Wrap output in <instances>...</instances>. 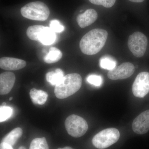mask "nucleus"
I'll use <instances>...</instances> for the list:
<instances>
[{
    "mask_svg": "<svg viewBox=\"0 0 149 149\" xmlns=\"http://www.w3.org/2000/svg\"><path fill=\"white\" fill-rule=\"evenodd\" d=\"M135 68L132 63H123L116 66L108 72L109 78L112 80H123L130 77L135 71Z\"/></svg>",
    "mask_w": 149,
    "mask_h": 149,
    "instance_id": "obj_8",
    "label": "nucleus"
},
{
    "mask_svg": "<svg viewBox=\"0 0 149 149\" xmlns=\"http://www.w3.org/2000/svg\"><path fill=\"white\" fill-rule=\"evenodd\" d=\"M97 17V11L93 9H89L84 13L80 14L77 16V24L81 28H85L93 24Z\"/></svg>",
    "mask_w": 149,
    "mask_h": 149,
    "instance_id": "obj_12",
    "label": "nucleus"
},
{
    "mask_svg": "<svg viewBox=\"0 0 149 149\" xmlns=\"http://www.w3.org/2000/svg\"><path fill=\"white\" fill-rule=\"evenodd\" d=\"M120 136L119 131L116 128H107L95 135L92 140V143L97 148L106 149L116 143Z\"/></svg>",
    "mask_w": 149,
    "mask_h": 149,
    "instance_id": "obj_4",
    "label": "nucleus"
},
{
    "mask_svg": "<svg viewBox=\"0 0 149 149\" xmlns=\"http://www.w3.org/2000/svg\"><path fill=\"white\" fill-rule=\"evenodd\" d=\"M128 1L134 3H141L143 2L145 0H128Z\"/></svg>",
    "mask_w": 149,
    "mask_h": 149,
    "instance_id": "obj_26",
    "label": "nucleus"
},
{
    "mask_svg": "<svg viewBox=\"0 0 149 149\" xmlns=\"http://www.w3.org/2000/svg\"><path fill=\"white\" fill-rule=\"evenodd\" d=\"M13 109L11 107L6 106H1L0 107V122H3L11 116Z\"/></svg>",
    "mask_w": 149,
    "mask_h": 149,
    "instance_id": "obj_21",
    "label": "nucleus"
},
{
    "mask_svg": "<svg viewBox=\"0 0 149 149\" xmlns=\"http://www.w3.org/2000/svg\"><path fill=\"white\" fill-rule=\"evenodd\" d=\"M45 27V26L40 25L29 26L27 30V37L30 40L39 41V35Z\"/></svg>",
    "mask_w": 149,
    "mask_h": 149,
    "instance_id": "obj_19",
    "label": "nucleus"
},
{
    "mask_svg": "<svg viewBox=\"0 0 149 149\" xmlns=\"http://www.w3.org/2000/svg\"><path fill=\"white\" fill-rule=\"evenodd\" d=\"M29 95L33 103L39 105H43L45 103L48 96L46 92L35 88L31 89Z\"/></svg>",
    "mask_w": 149,
    "mask_h": 149,
    "instance_id": "obj_14",
    "label": "nucleus"
},
{
    "mask_svg": "<svg viewBox=\"0 0 149 149\" xmlns=\"http://www.w3.org/2000/svg\"><path fill=\"white\" fill-rule=\"evenodd\" d=\"M2 106H6V104L5 102L3 103L2 104Z\"/></svg>",
    "mask_w": 149,
    "mask_h": 149,
    "instance_id": "obj_29",
    "label": "nucleus"
},
{
    "mask_svg": "<svg viewBox=\"0 0 149 149\" xmlns=\"http://www.w3.org/2000/svg\"><path fill=\"white\" fill-rule=\"evenodd\" d=\"M148 44L147 37L142 32H134L128 38V47L136 57L140 58L144 56L146 51Z\"/></svg>",
    "mask_w": 149,
    "mask_h": 149,
    "instance_id": "obj_6",
    "label": "nucleus"
},
{
    "mask_svg": "<svg viewBox=\"0 0 149 149\" xmlns=\"http://www.w3.org/2000/svg\"><path fill=\"white\" fill-rule=\"evenodd\" d=\"M57 149H73L72 148H71V147H64V148H59Z\"/></svg>",
    "mask_w": 149,
    "mask_h": 149,
    "instance_id": "obj_27",
    "label": "nucleus"
},
{
    "mask_svg": "<svg viewBox=\"0 0 149 149\" xmlns=\"http://www.w3.org/2000/svg\"><path fill=\"white\" fill-rule=\"evenodd\" d=\"M68 133L74 138H79L85 135L88 130V123L79 116L72 114L67 118L65 122Z\"/></svg>",
    "mask_w": 149,
    "mask_h": 149,
    "instance_id": "obj_5",
    "label": "nucleus"
},
{
    "mask_svg": "<svg viewBox=\"0 0 149 149\" xmlns=\"http://www.w3.org/2000/svg\"><path fill=\"white\" fill-rule=\"evenodd\" d=\"M86 80L88 83L96 87H100L102 84V77L100 75L91 74L87 77Z\"/></svg>",
    "mask_w": 149,
    "mask_h": 149,
    "instance_id": "obj_22",
    "label": "nucleus"
},
{
    "mask_svg": "<svg viewBox=\"0 0 149 149\" xmlns=\"http://www.w3.org/2000/svg\"><path fill=\"white\" fill-rule=\"evenodd\" d=\"M22 16L28 19L37 21L47 20L50 15V10L45 3L41 1L28 3L21 9Z\"/></svg>",
    "mask_w": 149,
    "mask_h": 149,
    "instance_id": "obj_3",
    "label": "nucleus"
},
{
    "mask_svg": "<svg viewBox=\"0 0 149 149\" xmlns=\"http://www.w3.org/2000/svg\"><path fill=\"white\" fill-rule=\"evenodd\" d=\"M108 35V32L103 29H95L89 31L80 40L81 52L88 55L98 53L105 45Z\"/></svg>",
    "mask_w": 149,
    "mask_h": 149,
    "instance_id": "obj_1",
    "label": "nucleus"
},
{
    "mask_svg": "<svg viewBox=\"0 0 149 149\" xmlns=\"http://www.w3.org/2000/svg\"><path fill=\"white\" fill-rule=\"evenodd\" d=\"M134 133L139 135L146 134L149 130V110L141 113L136 117L132 123Z\"/></svg>",
    "mask_w": 149,
    "mask_h": 149,
    "instance_id": "obj_9",
    "label": "nucleus"
},
{
    "mask_svg": "<svg viewBox=\"0 0 149 149\" xmlns=\"http://www.w3.org/2000/svg\"><path fill=\"white\" fill-rule=\"evenodd\" d=\"M22 134V130L21 128H15L3 138L2 142L13 146L16 143L17 141L21 137Z\"/></svg>",
    "mask_w": 149,
    "mask_h": 149,
    "instance_id": "obj_15",
    "label": "nucleus"
},
{
    "mask_svg": "<svg viewBox=\"0 0 149 149\" xmlns=\"http://www.w3.org/2000/svg\"><path fill=\"white\" fill-rule=\"evenodd\" d=\"M18 149H25V148H24V147L23 146H21L19 147V148Z\"/></svg>",
    "mask_w": 149,
    "mask_h": 149,
    "instance_id": "obj_28",
    "label": "nucleus"
},
{
    "mask_svg": "<svg viewBox=\"0 0 149 149\" xmlns=\"http://www.w3.org/2000/svg\"><path fill=\"white\" fill-rule=\"evenodd\" d=\"M0 149H13L12 146L5 143L2 142L0 144Z\"/></svg>",
    "mask_w": 149,
    "mask_h": 149,
    "instance_id": "obj_25",
    "label": "nucleus"
},
{
    "mask_svg": "<svg viewBox=\"0 0 149 149\" xmlns=\"http://www.w3.org/2000/svg\"><path fill=\"white\" fill-rule=\"evenodd\" d=\"M56 39L55 32L50 27H45L39 35V41L45 45H49L54 42Z\"/></svg>",
    "mask_w": 149,
    "mask_h": 149,
    "instance_id": "obj_13",
    "label": "nucleus"
},
{
    "mask_svg": "<svg viewBox=\"0 0 149 149\" xmlns=\"http://www.w3.org/2000/svg\"><path fill=\"white\" fill-rule=\"evenodd\" d=\"M64 76V72L63 70L57 68L55 71L47 72L46 74V78L48 82L53 86H55L61 81Z\"/></svg>",
    "mask_w": 149,
    "mask_h": 149,
    "instance_id": "obj_16",
    "label": "nucleus"
},
{
    "mask_svg": "<svg viewBox=\"0 0 149 149\" xmlns=\"http://www.w3.org/2000/svg\"><path fill=\"white\" fill-rule=\"evenodd\" d=\"M12 99H13L12 97H10V98H9V100L11 101V100H12Z\"/></svg>",
    "mask_w": 149,
    "mask_h": 149,
    "instance_id": "obj_30",
    "label": "nucleus"
},
{
    "mask_svg": "<svg viewBox=\"0 0 149 149\" xmlns=\"http://www.w3.org/2000/svg\"><path fill=\"white\" fill-rule=\"evenodd\" d=\"M116 61L115 59L109 56H104L100 59V65L103 69L112 70L116 66Z\"/></svg>",
    "mask_w": 149,
    "mask_h": 149,
    "instance_id": "obj_18",
    "label": "nucleus"
},
{
    "mask_svg": "<svg viewBox=\"0 0 149 149\" xmlns=\"http://www.w3.org/2000/svg\"><path fill=\"white\" fill-rule=\"evenodd\" d=\"M62 57L61 51L56 47H52L50 49L49 52L44 58V61L46 63H53L57 62Z\"/></svg>",
    "mask_w": 149,
    "mask_h": 149,
    "instance_id": "obj_17",
    "label": "nucleus"
},
{
    "mask_svg": "<svg viewBox=\"0 0 149 149\" xmlns=\"http://www.w3.org/2000/svg\"><path fill=\"white\" fill-rule=\"evenodd\" d=\"M15 81V76L13 72H6L0 74V94H8L13 88Z\"/></svg>",
    "mask_w": 149,
    "mask_h": 149,
    "instance_id": "obj_10",
    "label": "nucleus"
},
{
    "mask_svg": "<svg viewBox=\"0 0 149 149\" xmlns=\"http://www.w3.org/2000/svg\"><path fill=\"white\" fill-rule=\"evenodd\" d=\"M90 2L96 5L102 6L107 8L111 7L114 5L116 0H89Z\"/></svg>",
    "mask_w": 149,
    "mask_h": 149,
    "instance_id": "obj_23",
    "label": "nucleus"
},
{
    "mask_svg": "<svg viewBox=\"0 0 149 149\" xmlns=\"http://www.w3.org/2000/svg\"><path fill=\"white\" fill-rule=\"evenodd\" d=\"M135 97L143 98L149 93V72H142L137 75L132 86Z\"/></svg>",
    "mask_w": 149,
    "mask_h": 149,
    "instance_id": "obj_7",
    "label": "nucleus"
},
{
    "mask_svg": "<svg viewBox=\"0 0 149 149\" xmlns=\"http://www.w3.org/2000/svg\"><path fill=\"white\" fill-rule=\"evenodd\" d=\"M50 27L55 32L60 33L64 30V26L61 24L58 20L53 19L51 20L49 24Z\"/></svg>",
    "mask_w": 149,
    "mask_h": 149,
    "instance_id": "obj_24",
    "label": "nucleus"
},
{
    "mask_svg": "<svg viewBox=\"0 0 149 149\" xmlns=\"http://www.w3.org/2000/svg\"><path fill=\"white\" fill-rule=\"evenodd\" d=\"M29 149H49L45 138H36L32 140Z\"/></svg>",
    "mask_w": 149,
    "mask_h": 149,
    "instance_id": "obj_20",
    "label": "nucleus"
},
{
    "mask_svg": "<svg viewBox=\"0 0 149 149\" xmlns=\"http://www.w3.org/2000/svg\"><path fill=\"white\" fill-rule=\"evenodd\" d=\"M26 65V61L20 59L7 57L0 59V67L5 70H18L24 68Z\"/></svg>",
    "mask_w": 149,
    "mask_h": 149,
    "instance_id": "obj_11",
    "label": "nucleus"
},
{
    "mask_svg": "<svg viewBox=\"0 0 149 149\" xmlns=\"http://www.w3.org/2000/svg\"><path fill=\"white\" fill-rule=\"evenodd\" d=\"M82 77L78 73L67 74L54 89L55 95L58 99L68 97L76 93L82 86Z\"/></svg>",
    "mask_w": 149,
    "mask_h": 149,
    "instance_id": "obj_2",
    "label": "nucleus"
}]
</instances>
